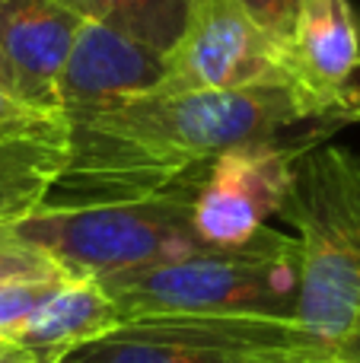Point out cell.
<instances>
[{
	"label": "cell",
	"mask_w": 360,
	"mask_h": 363,
	"mask_svg": "<svg viewBox=\"0 0 360 363\" xmlns=\"http://www.w3.org/2000/svg\"><path fill=\"white\" fill-rule=\"evenodd\" d=\"M64 121L67 163L45 204H106L198 188L230 150L310 153L344 128L291 89L137 96L70 112Z\"/></svg>",
	"instance_id": "1"
},
{
	"label": "cell",
	"mask_w": 360,
	"mask_h": 363,
	"mask_svg": "<svg viewBox=\"0 0 360 363\" xmlns=\"http://www.w3.org/2000/svg\"><path fill=\"white\" fill-rule=\"evenodd\" d=\"M278 217L297 239L300 328L316 345L360 360V153H303Z\"/></svg>",
	"instance_id": "2"
},
{
	"label": "cell",
	"mask_w": 360,
	"mask_h": 363,
	"mask_svg": "<svg viewBox=\"0 0 360 363\" xmlns=\"http://www.w3.org/2000/svg\"><path fill=\"white\" fill-rule=\"evenodd\" d=\"M121 325L147 319H297V239L271 226L240 249H208L176 262L102 277Z\"/></svg>",
	"instance_id": "3"
},
{
	"label": "cell",
	"mask_w": 360,
	"mask_h": 363,
	"mask_svg": "<svg viewBox=\"0 0 360 363\" xmlns=\"http://www.w3.org/2000/svg\"><path fill=\"white\" fill-rule=\"evenodd\" d=\"M195 191L150 194L106 204H42L10 230L55 258L70 277H102L208 252L195 230Z\"/></svg>",
	"instance_id": "4"
},
{
	"label": "cell",
	"mask_w": 360,
	"mask_h": 363,
	"mask_svg": "<svg viewBox=\"0 0 360 363\" xmlns=\"http://www.w3.org/2000/svg\"><path fill=\"white\" fill-rule=\"evenodd\" d=\"M233 89H291L300 96L287 38L271 35L240 0H189L182 32L166 51L163 83L150 96Z\"/></svg>",
	"instance_id": "5"
},
{
	"label": "cell",
	"mask_w": 360,
	"mask_h": 363,
	"mask_svg": "<svg viewBox=\"0 0 360 363\" xmlns=\"http://www.w3.org/2000/svg\"><path fill=\"white\" fill-rule=\"evenodd\" d=\"M310 341L297 319H147L77 347L61 363H271L278 351Z\"/></svg>",
	"instance_id": "6"
},
{
	"label": "cell",
	"mask_w": 360,
	"mask_h": 363,
	"mask_svg": "<svg viewBox=\"0 0 360 363\" xmlns=\"http://www.w3.org/2000/svg\"><path fill=\"white\" fill-rule=\"evenodd\" d=\"M303 153L246 147L214 160L195 191V230L208 249H240L281 211Z\"/></svg>",
	"instance_id": "7"
},
{
	"label": "cell",
	"mask_w": 360,
	"mask_h": 363,
	"mask_svg": "<svg viewBox=\"0 0 360 363\" xmlns=\"http://www.w3.org/2000/svg\"><path fill=\"white\" fill-rule=\"evenodd\" d=\"M287 48L306 106L360 125V23L351 0H300Z\"/></svg>",
	"instance_id": "8"
},
{
	"label": "cell",
	"mask_w": 360,
	"mask_h": 363,
	"mask_svg": "<svg viewBox=\"0 0 360 363\" xmlns=\"http://www.w3.org/2000/svg\"><path fill=\"white\" fill-rule=\"evenodd\" d=\"M166 51L106 23H80L57 77V112L106 108L157 93Z\"/></svg>",
	"instance_id": "9"
},
{
	"label": "cell",
	"mask_w": 360,
	"mask_h": 363,
	"mask_svg": "<svg viewBox=\"0 0 360 363\" xmlns=\"http://www.w3.org/2000/svg\"><path fill=\"white\" fill-rule=\"evenodd\" d=\"M77 29L80 19L51 0H0V51L23 102L61 115L57 77Z\"/></svg>",
	"instance_id": "10"
},
{
	"label": "cell",
	"mask_w": 360,
	"mask_h": 363,
	"mask_svg": "<svg viewBox=\"0 0 360 363\" xmlns=\"http://www.w3.org/2000/svg\"><path fill=\"white\" fill-rule=\"evenodd\" d=\"M121 328V315L99 281H64L57 294L13 335V345L32 354L35 363H61L77 347L99 341Z\"/></svg>",
	"instance_id": "11"
},
{
	"label": "cell",
	"mask_w": 360,
	"mask_h": 363,
	"mask_svg": "<svg viewBox=\"0 0 360 363\" xmlns=\"http://www.w3.org/2000/svg\"><path fill=\"white\" fill-rule=\"evenodd\" d=\"M67 163V121L38 134L0 138V226L35 213Z\"/></svg>",
	"instance_id": "12"
},
{
	"label": "cell",
	"mask_w": 360,
	"mask_h": 363,
	"mask_svg": "<svg viewBox=\"0 0 360 363\" xmlns=\"http://www.w3.org/2000/svg\"><path fill=\"white\" fill-rule=\"evenodd\" d=\"M80 23H106L159 51H169L185 23L189 0H51Z\"/></svg>",
	"instance_id": "13"
},
{
	"label": "cell",
	"mask_w": 360,
	"mask_h": 363,
	"mask_svg": "<svg viewBox=\"0 0 360 363\" xmlns=\"http://www.w3.org/2000/svg\"><path fill=\"white\" fill-rule=\"evenodd\" d=\"M64 281L74 277H16L0 284V341H13V335L38 313L51 294H57Z\"/></svg>",
	"instance_id": "14"
},
{
	"label": "cell",
	"mask_w": 360,
	"mask_h": 363,
	"mask_svg": "<svg viewBox=\"0 0 360 363\" xmlns=\"http://www.w3.org/2000/svg\"><path fill=\"white\" fill-rule=\"evenodd\" d=\"M16 277H70L55 258L19 239L10 226H0V284Z\"/></svg>",
	"instance_id": "15"
},
{
	"label": "cell",
	"mask_w": 360,
	"mask_h": 363,
	"mask_svg": "<svg viewBox=\"0 0 360 363\" xmlns=\"http://www.w3.org/2000/svg\"><path fill=\"white\" fill-rule=\"evenodd\" d=\"M64 115L42 112V108L23 102L16 93L0 86V138H23V134H38L61 125Z\"/></svg>",
	"instance_id": "16"
},
{
	"label": "cell",
	"mask_w": 360,
	"mask_h": 363,
	"mask_svg": "<svg viewBox=\"0 0 360 363\" xmlns=\"http://www.w3.org/2000/svg\"><path fill=\"white\" fill-rule=\"evenodd\" d=\"M240 4L246 6L271 35L287 38L291 35V26H293V16H297L300 0H240Z\"/></svg>",
	"instance_id": "17"
},
{
	"label": "cell",
	"mask_w": 360,
	"mask_h": 363,
	"mask_svg": "<svg viewBox=\"0 0 360 363\" xmlns=\"http://www.w3.org/2000/svg\"><path fill=\"white\" fill-rule=\"evenodd\" d=\"M274 363H360L357 357H348V354H338L332 347H322L316 341L300 347H287V351L274 354Z\"/></svg>",
	"instance_id": "18"
},
{
	"label": "cell",
	"mask_w": 360,
	"mask_h": 363,
	"mask_svg": "<svg viewBox=\"0 0 360 363\" xmlns=\"http://www.w3.org/2000/svg\"><path fill=\"white\" fill-rule=\"evenodd\" d=\"M0 363H35L29 351H23L13 341H0Z\"/></svg>",
	"instance_id": "19"
},
{
	"label": "cell",
	"mask_w": 360,
	"mask_h": 363,
	"mask_svg": "<svg viewBox=\"0 0 360 363\" xmlns=\"http://www.w3.org/2000/svg\"><path fill=\"white\" fill-rule=\"evenodd\" d=\"M0 86H6L13 93V80H10V70H6V61H4V51H0Z\"/></svg>",
	"instance_id": "20"
}]
</instances>
